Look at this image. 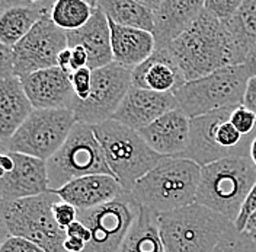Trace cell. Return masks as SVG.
<instances>
[{"label":"cell","mask_w":256,"mask_h":252,"mask_svg":"<svg viewBox=\"0 0 256 252\" xmlns=\"http://www.w3.org/2000/svg\"><path fill=\"white\" fill-rule=\"evenodd\" d=\"M76 123L72 110H34L0 152L20 153L47 162L63 146Z\"/></svg>","instance_id":"obj_10"},{"label":"cell","mask_w":256,"mask_h":252,"mask_svg":"<svg viewBox=\"0 0 256 252\" xmlns=\"http://www.w3.org/2000/svg\"><path fill=\"white\" fill-rule=\"evenodd\" d=\"M137 133L156 153L164 158H180L190 144L191 118L176 108Z\"/></svg>","instance_id":"obj_17"},{"label":"cell","mask_w":256,"mask_h":252,"mask_svg":"<svg viewBox=\"0 0 256 252\" xmlns=\"http://www.w3.org/2000/svg\"><path fill=\"white\" fill-rule=\"evenodd\" d=\"M256 182V168L249 156L212 162L201 168L195 203L208 207L233 223Z\"/></svg>","instance_id":"obj_4"},{"label":"cell","mask_w":256,"mask_h":252,"mask_svg":"<svg viewBox=\"0 0 256 252\" xmlns=\"http://www.w3.org/2000/svg\"><path fill=\"white\" fill-rule=\"evenodd\" d=\"M132 88V70L114 63L92 70V86L88 99L79 101L74 98L72 111L78 123L98 126L116 112Z\"/></svg>","instance_id":"obj_12"},{"label":"cell","mask_w":256,"mask_h":252,"mask_svg":"<svg viewBox=\"0 0 256 252\" xmlns=\"http://www.w3.org/2000/svg\"><path fill=\"white\" fill-rule=\"evenodd\" d=\"M14 2H15V0H0V15H2Z\"/></svg>","instance_id":"obj_45"},{"label":"cell","mask_w":256,"mask_h":252,"mask_svg":"<svg viewBox=\"0 0 256 252\" xmlns=\"http://www.w3.org/2000/svg\"><path fill=\"white\" fill-rule=\"evenodd\" d=\"M66 236L78 237V239H82L83 242L88 243L90 240V230L82 221L76 220L66 229Z\"/></svg>","instance_id":"obj_38"},{"label":"cell","mask_w":256,"mask_h":252,"mask_svg":"<svg viewBox=\"0 0 256 252\" xmlns=\"http://www.w3.org/2000/svg\"><path fill=\"white\" fill-rule=\"evenodd\" d=\"M72 50V62H70V72H76L80 69L88 67V53L84 51V48L73 47Z\"/></svg>","instance_id":"obj_37"},{"label":"cell","mask_w":256,"mask_h":252,"mask_svg":"<svg viewBox=\"0 0 256 252\" xmlns=\"http://www.w3.org/2000/svg\"><path fill=\"white\" fill-rule=\"evenodd\" d=\"M240 3L242 0H206L204 9L226 25L239 9Z\"/></svg>","instance_id":"obj_30"},{"label":"cell","mask_w":256,"mask_h":252,"mask_svg":"<svg viewBox=\"0 0 256 252\" xmlns=\"http://www.w3.org/2000/svg\"><path fill=\"white\" fill-rule=\"evenodd\" d=\"M15 76L14 69V48L4 46L0 41V79Z\"/></svg>","instance_id":"obj_36"},{"label":"cell","mask_w":256,"mask_h":252,"mask_svg":"<svg viewBox=\"0 0 256 252\" xmlns=\"http://www.w3.org/2000/svg\"><path fill=\"white\" fill-rule=\"evenodd\" d=\"M19 79L34 110H72L76 96L70 73L60 67L38 70Z\"/></svg>","instance_id":"obj_15"},{"label":"cell","mask_w":256,"mask_h":252,"mask_svg":"<svg viewBox=\"0 0 256 252\" xmlns=\"http://www.w3.org/2000/svg\"><path fill=\"white\" fill-rule=\"evenodd\" d=\"M68 48L82 47L88 53V67L96 70L112 63L111 30L105 14L96 6L90 19L76 31L66 32Z\"/></svg>","instance_id":"obj_20"},{"label":"cell","mask_w":256,"mask_h":252,"mask_svg":"<svg viewBox=\"0 0 256 252\" xmlns=\"http://www.w3.org/2000/svg\"><path fill=\"white\" fill-rule=\"evenodd\" d=\"M185 82L196 80L240 60L226 25L202 8L200 15L168 48Z\"/></svg>","instance_id":"obj_1"},{"label":"cell","mask_w":256,"mask_h":252,"mask_svg":"<svg viewBox=\"0 0 256 252\" xmlns=\"http://www.w3.org/2000/svg\"><path fill=\"white\" fill-rule=\"evenodd\" d=\"M110 30L114 63L132 70L154 53V38L152 32L121 27L114 22H110Z\"/></svg>","instance_id":"obj_23"},{"label":"cell","mask_w":256,"mask_h":252,"mask_svg":"<svg viewBox=\"0 0 256 252\" xmlns=\"http://www.w3.org/2000/svg\"><path fill=\"white\" fill-rule=\"evenodd\" d=\"M2 201H3V198H2V195H0V205H2Z\"/></svg>","instance_id":"obj_48"},{"label":"cell","mask_w":256,"mask_h":252,"mask_svg":"<svg viewBox=\"0 0 256 252\" xmlns=\"http://www.w3.org/2000/svg\"><path fill=\"white\" fill-rule=\"evenodd\" d=\"M118 252H164L158 227V216L140 208L138 217L128 230Z\"/></svg>","instance_id":"obj_26"},{"label":"cell","mask_w":256,"mask_h":252,"mask_svg":"<svg viewBox=\"0 0 256 252\" xmlns=\"http://www.w3.org/2000/svg\"><path fill=\"white\" fill-rule=\"evenodd\" d=\"M201 166L190 159L166 158L140 178L130 191L142 208L156 216L195 203Z\"/></svg>","instance_id":"obj_2"},{"label":"cell","mask_w":256,"mask_h":252,"mask_svg":"<svg viewBox=\"0 0 256 252\" xmlns=\"http://www.w3.org/2000/svg\"><path fill=\"white\" fill-rule=\"evenodd\" d=\"M186 83L169 50L154 53L140 66L132 69V86L159 94H174Z\"/></svg>","instance_id":"obj_21"},{"label":"cell","mask_w":256,"mask_h":252,"mask_svg":"<svg viewBox=\"0 0 256 252\" xmlns=\"http://www.w3.org/2000/svg\"><path fill=\"white\" fill-rule=\"evenodd\" d=\"M249 159L252 160V163L255 165L256 168V136L252 139L250 147H249Z\"/></svg>","instance_id":"obj_44"},{"label":"cell","mask_w":256,"mask_h":252,"mask_svg":"<svg viewBox=\"0 0 256 252\" xmlns=\"http://www.w3.org/2000/svg\"><path fill=\"white\" fill-rule=\"evenodd\" d=\"M66 48H68L66 31L51 21L50 14H46L14 47L15 76L24 78L38 70L57 67L58 54Z\"/></svg>","instance_id":"obj_13"},{"label":"cell","mask_w":256,"mask_h":252,"mask_svg":"<svg viewBox=\"0 0 256 252\" xmlns=\"http://www.w3.org/2000/svg\"><path fill=\"white\" fill-rule=\"evenodd\" d=\"M54 2L15 0L0 15V41L14 48L35 27L41 16L50 14Z\"/></svg>","instance_id":"obj_24"},{"label":"cell","mask_w":256,"mask_h":252,"mask_svg":"<svg viewBox=\"0 0 256 252\" xmlns=\"http://www.w3.org/2000/svg\"><path fill=\"white\" fill-rule=\"evenodd\" d=\"M60 200L52 191L14 201H2L0 217L10 236L25 237L46 252H66L63 230L52 216V204Z\"/></svg>","instance_id":"obj_7"},{"label":"cell","mask_w":256,"mask_h":252,"mask_svg":"<svg viewBox=\"0 0 256 252\" xmlns=\"http://www.w3.org/2000/svg\"><path fill=\"white\" fill-rule=\"evenodd\" d=\"M243 66L248 70L250 78H256V46L246 54Z\"/></svg>","instance_id":"obj_40"},{"label":"cell","mask_w":256,"mask_h":252,"mask_svg":"<svg viewBox=\"0 0 256 252\" xmlns=\"http://www.w3.org/2000/svg\"><path fill=\"white\" fill-rule=\"evenodd\" d=\"M248 235H249V236L252 237V239H254V240H255V242H256V230H254V232H250V233H248Z\"/></svg>","instance_id":"obj_46"},{"label":"cell","mask_w":256,"mask_h":252,"mask_svg":"<svg viewBox=\"0 0 256 252\" xmlns=\"http://www.w3.org/2000/svg\"><path fill=\"white\" fill-rule=\"evenodd\" d=\"M52 192L78 210H89L114 201L124 194V189L112 175H88L73 179Z\"/></svg>","instance_id":"obj_19"},{"label":"cell","mask_w":256,"mask_h":252,"mask_svg":"<svg viewBox=\"0 0 256 252\" xmlns=\"http://www.w3.org/2000/svg\"><path fill=\"white\" fill-rule=\"evenodd\" d=\"M9 236H10V233H9V230H8V226H6V223L3 221V219L0 217V248H2V245L4 243V240Z\"/></svg>","instance_id":"obj_42"},{"label":"cell","mask_w":256,"mask_h":252,"mask_svg":"<svg viewBox=\"0 0 256 252\" xmlns=\"http://www.w3.org/2000/svg\"><path fill=\"white\" fill-rule=\"evenodd\" d=\"M10 155L15 162V168L0 179V195L3 201H14L50 192L47 163L44 160L20 153Z\"/></svg>","instance_id":"obj_18"},{"label":"cell","mask_w":256,"mask_h":252,"mask_svg":"<svg viewBox=\"0 0 256 252\" xmlns=\"http://www.w3.org/2000/svg\"><path fill=\"white\" fill-rule=\"evenodd\" d=\"M256 210V182L255 185L252 187V189L249 191L244 203L240 208L239 216H238V220L234 221V227L239 230V232H244V226H246V221L250 217V214Z\"/></svg>","instance_id":"obj_35"},{"label":"cell","mask_w":256,"mask_h":252,"mask_svg":"<svg viewBox=\"0 0 256 252\" xmlns=\"http://www.w3.org/2000/svg\"><path fill=\"white\" fill-rule=\"evenodd\" d=\"M238 51L240 63L256 46V0H242L239 9L226 24Z\"/></svg>","instance_id":"obj_27"},{"label":"cell","mask_w":256,"mask_h":252,"mask_svg":"<svg viewBox=\"0 0 256 252\" xmlns=\"http://www.w3.org/2000/svg\"><path fill=\"white\" fill-rule=\"evenodd\" d=\"M95 2L84 0H57L52 3L50 18L63 31H76L82 28L94 14Z\"/></svg>","instance_id":"obj_28"},{"label":"cell","mask_w":256,"mask_h":252,"mask_svg":"<svg viewBox=\"0 0 256 252\" xmlns=\"http://www.w3.org/2000/svg\"><path fill=\"white\" fill-rule=\"evenodd\" d=\"M233 226L227 217L196 203L158 216L164 252H212Z\"/></svg>","instance_id":"obj_3"},{"label":"cell","mask_w":256,"mask_h":252,"mask_svg":"<svg viewBox=\"0 0 256 252\" xmlns=\"http://www.w3.org/2000/svg\"><path fill=\"white\" fill-rule=\"evenodd\" d=\"M230 123L242 136L249 137L252 136V133L256 128V115L250 110H248L244 105H240L232 111Z\"/></svg>","instance_id":"obj_31"},{"label":"cell","mask_w":256,"mask_h":252,"mask_svg":"<svg viewBox=\"0 0 256 252\" xmlns=\"http://www.w3.org/2000/svg\"><path fill=\"white\" fill-rule=\"evenodd\" d=\"M140 208L131 195L124 192L106 204L78 210V220L90 230V240L83 252H118Z\"/></svg>","instance_id":"obj_11"},{"label":"cell","mask_w":256,"mask_h":252,"mask_svg":"<svg viewBox=\"0 0 256 252\" xmlns=\"http://www.w3.org/2000/svg\"><path fill=\"white\" fill-rule=\"evenodd\" d=\"M212 252H256V242L234 226L226 233Z\"/></svg>","instance_id":"obj_29"},{"label":"cell","mask_w":256,"mask_h":252,"mask_svg":"<svg viewBox=\"0 0 256 252\" xmlns=\"http://www.w3.org/2000/svg\"><path fill=\"white\" fill-rule=\"evenodd\" d=\"M176 108H179V104L174 94H159L132 86L111 120L140 131Z\"/></svg>","instance_id":"obj_16"},{"label":"cell","mask_w":256,"mask_h":252,"mask_svg":"<svg viewBox=\"0 0 256 252\" xmlns=\"http://www.w3.org/2000/svg\"><path fill=\"white\" fill-rule=\"evenodd\" d=\"M4 175H6V173H4V171H3V169L0 168V179H2V178H3Z\"/></svg>","instance_id":"obj_47"},{"label":"cell","mask_w":256,"mask_h":252,"mask_svg":"<svg viewBox=\"0 0 256 252\" xmlns=\"http://www.w3.org/2000/svg\"><path fill=\"white\" fill-rule=\"evenodd\" d=\"M46 163L50 191L82 176L112 175L94 127L83 123H76L63 146Z\"/></svg>","instance_id":"obj_9"},{"label":"cell","mask_w":256,"mask_h":252,"mask_svg":"<svg viewBox=\"0 0 256 252\" xmlns=\"http://www.w3.org/2000/svg\"><path fill=\"white\" fill-rule=\"evenodd\" d=\"M34 111L20 79L10 76L0 79V150L19 130Z\"/></svg>","instance_id":"obj_22"},{"label":"cell","mask_w":256,"mask_h":252,"mask_svg":"<svg viewBox=\"0 0 256 252\" xmlns=\"http://www.w3.org/2000/svg\"><path fill=\"white\" fill-rule=\"evenodd\" d=\"M52 216L57 221V224L66 230L72 223L78 220V208L73 207L72 204L62 201V200H57L54 204H52Z\"/></svg>","instance_id":"obj_33"},{"label":"cell","mask_w":256,"mask_h":252,"mask_svg":"<svg viewBox=\"0 0 256 252\" xmlns=\"http://www.w3.org/2000/svg\"><path fill=\"white\" fill-rule=\"evenodd\" d=\"M92 127L112 176L127 194L140 178L166 159L152 150L136 130L114 120Z\"/></svg>","instance_id":"obj_5"},{"label":"cell","mask_w":256,"mask_h":252,"mask_svg":"<svg viewBox=\"0 0 256 252\" xmlns=\"http://www.w3.org/2000/svg\"><path fill=\"white\" fill-rule=\"evenodd\" d=\"M232 110L210 112L191 118L190 144L180 158L207 166L212 162L236 156H249L252 136L244 137L232 126Z\"/></svg>","instance_id":"obj_8"},{"label":"cell","mask_w":256,"mask_h":252,"mask_svg":"<svg viewBox=\"0 0 256 252\" xmlns=\"http://www.w3.org/2000/svg\"><path fill=\"white\" fill-rule=\"evenodd\" d=\"M70 80H72V86H73V92L76 99L84 101L88 99L89 92H90V86H92V70L89 67L80 69L76 72L70 73Z\"/></svg>","instance_id":"obj_32"},{"label":"cell","mask_w":256,"mask_h":252,"mask_svg":"<svg viewBox=\"0 0 256 252\" xmlns=\"http://www.w3.org/2000/svg\"><path fill=\"white\" fill-rule=\"evenodd\" d=\"M0 252H46L34 242L19 236H9L2 245Z\"/></svg>","instance_id":"obj_34"},{"label":"cell","mask_w":256,"mask_h":252,"mask_svg":"<svg viewBox=\"0 0 256 252\" xmlns=\"http://www.w3.org/2000/svg\"><path fill=\"white\" fill-rule=\"evenodd\" d=\"M249 79L250 76L243 64L230 66L204 78L184 83L174 95L179 104V110L190 118H195L243 105Z\"/></svg>","instance_id":"obj_6"},{"label":"cell","mask_w":256,"mask_h":252,"mask_svg":"<svg viewBox=\"0 0 256 252\" xmlns=\"http://www.w3.org/2000/svg\"><path fill=\"white\" fill-rule=\"evenodd\" d=\"M70 62H72V50H70V48H66V50H63V51L58 54L57 67H60L62 70L67 72V73H72V72H70Z\"/></svg>","instance_id":"obj_41"},{"label":"cell","mask_w":256,"mask_h":252,"mask_svg":"<svg viewBox=\"0 0 256 252\" xmlns=\"http://www.w3.org/2000/svg\"><path fill=\"white\" fill-rule=\"evenodd\" d=\"M243 105L256 115V78H250L248 82Z\"/></svg>","instance_id":"obj_39"},{"label":"cell","mask_w":256,"mask_h":252,"mask_svg":"<svg viewBox=\"0 0 256 252\" xmlns=\"http://www.w3.org/2000/svg\"><path fill=\"white\" fill-rule=\"evenodd\" d=\"M96 6L110 22L127 28L153 31V12L144 0H98Z\"/></svg>","instance_id":"obj_25"},{"label":"cell","mask_w":256,"mask_h":252,"mask_svg":"<svg viewBox=\"0 0 256 252\" xmlns=\"http://www.w3.org/2000/svg\"><path fill=\"white\" fill-rule=\"evenodd\" d=\"M254 230H256V210L250 214V217L248 219L246 226H244V232H246V233H250V232H254Z\"/></svg>","instance_id":"obj_43"},{"label":"cell","mask_w":256,"mask_h":252,"mask_svg":"<svg viewBox=\"0 0 256 252\" xmlns=\"http://www.w3.org/2000/svg\"><path fill=\"white\" fill-rule=\"evenodd\" d=\"M152 9L154 50H168L204 8L202 0H144Z\"/></svg>","instance_id":"obj_14"}]
</instances>
